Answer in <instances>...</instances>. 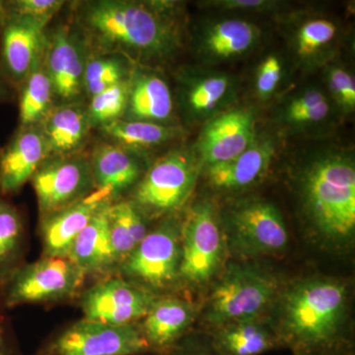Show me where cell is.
Listing matches in <instances>:
<instances>
[{"mask_svg": "<svg viewBox=\"0 0 355 355\" xmlns=\"http://www.w3.org/2000/svg\"><path fill=\"white\" fill-rule=\"evenodd\" d=\"M286 76V60L280 53H270L261 58L253 74V90L259 101H268L277 95Z\"/></svg>", "mask_w": 355, "mask_h": 355, "instance_id": "d590c367", "label": "cell"}, {"mask_svg": "<svg viewBox=\"0 0 355 355\" xmlns=\"http://www.w3.org/2000/svg\"><path fill=\"white\" fill-rule=\"evenodd\" d=\"M121 120L176 125L171 88L158 71L133 65L128 78L127 108Z\"/></svg>", "mask_w": 355, "mask_h": 355, "instance_id": "44dd1931", "label": "cell"}, {"mask_svg": "<svg viewBox=\"0 0 355 355\" xmlns=\"http://www.w3.org/2000/svg\"><path fill=\"white\" fill-rule=\"evenodd\" d=\"M90 51L76 26L60 25L46 32L43 53L57 103L83 102L84 70Z\"/></svg>", "mask_w": 355, "mask_h": 355, "instance_id": "4fadbf2b", "label": "cell"}, {"mask_svg": "<svg viewBox=\"0 0 355 355\" xmlns=\"http://www.w3.org/2000/svg\"><path fill=\"white\" fill-rule=\"evenodd\" d=\"M74 25L90 53L120 55L133 65L171 62L183 46L177 2L90 0L79 2Z\"/></svg>", "mask_w": 355, "mask_h": 355, "instance_id": "6da1fadb", "label": "cell"}, {"mask_svg": "<svg viewBox=\"0 0 355 355\" xmlns=\"http://www.w3.org/2000/svg\"><path fill=\"white\" fill-rule=\"evenodd\" d=\"M112 202L106 191L95 189L78 202L41 219L43 257L69 258L79 234L100 210Z\"/></svg>", "mask_w": 355, "mask_h": 355, "instance_id": "d6986e66", "label": "cell"}, {"mask_svg": "<svg viewBox=\"0 0 355 355\" xmlns=\"http://www.w3.org/2000/svg\"><path fill=\"white\" fill-rule=\"evenodd\" d=\"M128 88V79L88 99L86 106L93 130H99L123 118L127 108Z\"/></svg>", "mask_w": 355, "mask_h": 355, "instance_id": "836d02e7", "label": "cell"}, {"mask_svg": "<svg viewBox=\"0 0 355 355\" xmlns=\"http://www.w3.org/2000/svg\"><path fill=\"white\" fill-rule=\"evenodd\" d=\"M19 87V127L38 125L57 104L50 77L44 67L43 55Z\"/></svg>", "mask_w": 355, "mask_h": 355, "instance_id": "4dcf8cb0", "label": "cell"}, {"mask_svg": "<svg viewBox=\"0 0 355 355\" xmlns=\"http://www.w3.org/2000/svg\"><path fill=\"white\" fill-rule=\"evenodd\" d=\"M24 226L17 209L0 196V291L20 268Z\"/></svg>", "mask_w": 355, "mask_h": 355, "instance_id": "1f68e13d", "label": "cell"}, {"mask_svg": "<svg viewBox=\"0 0 355 355\" xmlns=\"http://www.w3.org/2000/svg\"><path fill=\"white\" fill-rule=\"evenodd\" d=\"M100 210L74 242L69 258L86 275L108 272L116 266L110 237L108 209Z\"/></svg>", "mask_w": 355, "mask_h": 355, "instance_id": "4316f807", "label": "cell"}, {"mask_svg": "<svg viewBox=\"0 0 355 355\" xmlns=\"http://www.w3.org/2000/svg\"><path fill=\"white\" fill-rule=\"evenodd\" d=\"M133 64L120 55L90 53L84 70V95L90 99L114 84L130 78Z\"/></svg>", "mask_w": 355, "mask_h": 355, "instance_id": "d6a6232c", "label": "cell"}, {"mask_svg": "<svg viewBox=\"0 0 355 355\" xmlns=\"http://www.w3.org/2000/svg\"><path fill=\"white\" fill-rule=\"evenodd\" d=\"M178 103L184 120L203 123L232 108L239 83L233 74L209 67H187L177 76Z\"/></svg>", "mask_w": 355, "mask_h": 355, "instance_id": "30bf717a", "label": "cell"}, {"mask_svg": "<svg viewBox=\"0 0 355 355\" xmlns=\"http://www.w3.org/2000/svg\"><path fill=\"white\" fill-rule=\"evenodd\" d=\"M98 130L105 141L144 156L148 151L179 139L184 130L177 125L119 120Z\"/></svg>", "mask_w": 355, "mask_h": 355, "instance_id": "83f0119b", "label": "cell"}, {"mask_svg": "<svg viewBox=\"0 0 355 355\" xmlns=\"http://www.w3.org/2000/svg\"><path fill=\"white\" fill-rule=\"evenodd\" d=\"M36 355H51V354H50V352H48V350H46V349H44L43 350H42L41 352H40V354H36Z\"/></svg>", "mask_w": 355, "mask_h": 355, "instance_id": "7bdbcfd3", "label": "cell"}, {"mask_svg": "<svg viewBox=\"0 0 355 355\" xmlns=\"http://www.w3.org/2000/svg\"><path fill=\"white\" fill-rule=\"evenodd\" d=\"M301 205L312 225L331 241L354 234V153L338 147H321L304 154L296 168Z\"/></svg>", "mask_w": 355, "mask_h": 355, "instance_id": "3957f363", "label": "cell"}, {"mask_svg": "<svg viewBox=\"0 0 355 355\" xmlns=\"http://www.w3.org/2000/svg\"><path fill=\"white\" fill-rule=\"evenodd\" d=\"M89 158L96 190L106 191L113 202L132 190L146 172L144 156L105 140L95 144Z\"/></svg>", "mask_w": 355, "mask_h": 355, "instance_id": "603a6c76", "label": "cell"}, {"mask_svg": "<svg viewBox=\"0 0 355 355\" xmlns=\"http://www.w3.org/2000/svg\"><path fill=\"white\" fill-rule=\"evenodd\" d=\"M263 38L258 25L245 18L222 16L198 26L193 37L196 55L203 67H211L246 57Z\"/></svg>", "mask_w": 355, "mask_h": 355, "instance_id": "9a60e30c", "label": "cell"}, {"mask_svg": "<svg viewBox=\"0 0 355 355\" xmlns=\"http://www.w3.org/2000/svg\"><path fill=\"white\" fill-rule=\"evenodd\" d=\"M226 225L231 246L246 256L279 254L288 244L282 212L263 198H246L231 207Z\"/></svg>", "mask_w": 355, "mask_h": 355, "instance_id": "52a82bcc", "label": "cell"}, {"mask_svg": "<svg viewBox=\"0 0 355 355\" xmlns=\"http://www.w3.org/2000/svg\"><path fill=\"white\" fill-rule=\"evenodd\" d=\"M181 225L169 217L147 233L144 239L120 265L121 272L137 286L163 288L179 277Z\"/></svg>", "mask_w": 355, "mask_h": 355, "instance_id": "9c48e42d", "label": "cell"}, {"mask_svg": "<svg viewBox=\"0 0 355 355\" xmlns=\"http://www.w3.org/2000/svg\"><path fill=\"white\" fill-rule=\"evenodd\" d=\"M198 169L195 154L173 149L147 168L133 187L130 200L144 216L169 214L190 197Z\"/></svg>", "mask_w": 355, "mask_h": 355, "instance_id": "5b68a950", "label": "cell"}, {"mask_svg": "<svg viewBox=\"0 0 355 355\" xmlns=\"http://www.w3.org/2000/svg\"><path fill=\"white\" fill-rule=\"evenodd\" d=\"M51 355H146L153 354L139 327L77 322L46 347Z\"/></svg>", "mask_w": 355, "mask_h": 355, "instance_id": "8fae6325", "label": "cell"}, {"mask_svg": "<svg viewBox=\"0 0 355 355\" xmlns=\"http://www.w3.org/2000/svg\"><path fill=\"white\" fill-rule=\"evenodd\" d=\"M210 342L218 355H261L280 347L272 329L257 319L219 327Z\"/></svg>", "mask_w": 355, "mask_h": 355, "instance_id": "f1b7e54d", "label": "cell"}, {"mask_svg": "<svg viewBox=\"0 0 355 355\" xmlns=\"http://www.w3.org/2000/svg\"><path fill=\"white\" fill-rule=\"evenodd\" d=\"M338 114L324 86L308 84L279 100L273 121L287 135L312 137L330 130Z\"/></svg>", "mask_w": 355, "mask_h": 355, "instance_id": "e0dca14e", "label": "cell"}, {"mask_svg": "<svg viewBox=\"0 0 355 355\" xmlns=\"http://www.w3.org/2000/svg\"><path fill=\"white\" fill-rule=\"evenodd\" d=\"M156 355H162V354H156Z\"/></svg>", "mask_w": 355, "mask_h": 355, "instance_id": "ee69618b", "label": "cell"}, {"mask_svg": "<svg viewBox=\"0 0 355 355\" xmlns=\"http://www.w3.org/2000/svg\"><path fill=\"white\" fill-rule=\"evenodd\" d=\"M166 355H218L209 340L187 338L180 340Z\"/></svg>", "mask_w": 355, "mask_h": 355, "instance_id": "f35d334b", "label": "cell"}, {"mask_svg": "<svg viewBox=\"0 0 355 355\" xmlns=\"http://www.w3.org/2000/svg\"><path fill=\"white\" fill-rule=\"evenodd\" d=\"M38 125L50 157L80 153L93 130L84 101L57 103Z\"/></svg>", "mask_w": 355, "mask_h": 355, "instance_id": "d4e9b609", "label": "cell"}, {"mask_svg": "<svg viewBox=\"0 0 355 355\" xmlns=\"http://www.w3.org/2000/svg\"><path fill=\"white\" fill-rule=\"evenodd\" d=\"M12 84L0 65V103L8 101L12 95Z\"/></svg>", "mask_w": 355, "mask_h": 355, "instance_id": "ab89813d", "label": "cell"}, {"mask_svg": "<svg viewBox=\"0 0 355 355\" xmlns=\"http://www.w3.org/2000/svg\"><path fill=\"white\" fill-rule=\"evenodd\" d=\"M110 237L116 265L120 266L144 239L146 218L130 200H116L108 209Z\"/></svg>", "mask_w": 355, "mask_h": 355, "instance_id": "f546056e", "label": "cell"}, {"mask_svg": "<svg viewBox=\"0 0 355 355\" xmlns=\"http://www.w3.org/2000/svg\"><path fill=\"white\" fill-rule=\"evenodd\" d=\"M6 16V1H0V31H1L2 26H3L4 19Z\"/></svg>", "mask_w": 355, "mask_h": 355, "instance_id": "b9f144b4", "label": "cell"}, {"mask_svg": "<svg viewBox=\"0 0 355 355\" xmlns=\"http://www.w3.org/2000/svg\"><path fill=\"white\" fill-rule=\"evenodd\" d=\"M156 299L153 292L137 284L110 279L84 292L80 305L88 321L123 326L144 319Z\"/></svg>", "mask_w": 355, "mask_h": 355, "instance_id": "2e32d148", "label": "cell"}, {"mask_svg": "<svg viewBox=\"0 0 355 355\" xmlns=\"http://www.w3.org/2000/svg\"><path fill=\"white\" fill-rule=\"evenodd\" d=\"M48 25L8 12L0 31V65L19 86L43 55Z\"/></svg>", "mask_w": 355, "mask_h": 355, "instance_id": "ac0fdd59", "label": "cell"}, {"mask_svg": "<svg viewBox=\"0 0 355 355\" xmlns=\"http://www.w3.org/2000/svg\"><path fill=\"white\" fill-rule=\"evenodd\" d=\"M279 292L277 280L263 268L230 263L214 287L205 321L214 329L257 319L272 305Z\"/></svg>", "mask_w": 355, "mask_h": 355, "instance_id": "277c9868", "label": "cell"}, {"mask_svg": "<svg viewBox=\"0 0 355 355\" xmlns=\"http://www.w3.org/2000/svg\"><path fill=\"white\" fill-rule=\"evenodd\" d=\"M181 263L179 277L202 284L220 268L224 240L214 205L198 202L191 207L181 225Z\"/></svg>", "mask_w": 355, "mask_h": 355, "instance_id": "ba28073f", "label": "cell"}, {"mask_svg": "<svg viewBox=\"0 0 355 355\" xmlns=\"http://www.w3.org/2000/svg\"><path fill=\"white\" fill-rule=\"evenodd\" d=\"M195 317V308L182 299H156L139 327L153 354L166 355L177 345Z\"/></svg>", "mask_w": 355, "mask_h": 355, "instance_id": "484cf974", "label": "cell"}, {"mask_svg": "<svg viewBox=\"0 0 355 355\" xmlns=\"http://www.w3.org/2000/svg\"><path fill=\"white\" fill-rule=\"evenodd\" d=\"M41 219L78 202L95 190L89 155L50 157L31 179Z\"/></svg>", "mask_w": 355, "mask_h": 355, "instance_id": "7c38bea8", "label": "cell"}, {"mask_svg": "<svg viewBox=\"0 0 355 355\" xmlns=\"http://www.w3.org/2000/svg\"><path fill=\"white\" fill-rule=\"evenodd\" d=\"M340 39V26L327 16L294 18L288 31L292 60L303 70L323 69L334 60Z\"/></svg>", "mask_w": 355, "mask_h": 355, "instance_id": "ffe728a7", "label": "cell"}, {"mask_svg": "<svg viewBox=\"0 0 355 355\" xmlns=\"http://www.w3.org/2000/svg\"><path fill=\"white\" fill-rule=\"evenodd\" d=\"M323 79L327 93L335 104L338 114H352L355 110L354 76L345 65L335 60L323 69Z\"/></svg>", "mask_w": 355, "mask_h": 355, "instance_id": "e575fe53", "label": "cell"}, {"mask_svg": "<svg viewBox=\"0 0 355 355\" xmlns=\"http://www.w3.org/2000/svg\"><path fill=\"white\" fill-rule=\"evenodd\" d=\"M0 355H10L8 338H7L6 328L0 318Z\"/></svg>", "mask_w": 355, "mask_h": 355, "instance_id": "60d3db41", "label": "cell"}, {"mask_svg": "<svg viewBox=\"0 0 355 355\" xmlns=\"http://www.w3.org/2000/svg\"><path fill=\"white\" fill-rule=\"evenodd\" d=\"M85 277L69 258L43 257L13 273L1 289L4 305L13 307L72 297L83 286Z\"/></svg>", "mask_w": 355, "mask_h": 355, "instance_id": "8992f818", "label": "cell"}, {"mask_svg": "<svg viewBox=\"0 0 355 355\" xmlns=\"http://www.w3.org/2000/svg\"><path fill=\"white\" fill-rule=\"evenodd\" d=\"M257 137L254 109L231 108L203 125L193 153L200 166L209 167L240 155Z\"/></svg>", "mask_w": 355, "mask_h": 355, "instance_id": "5bb4252c", "label": "cell"}, {"mask_svg": "<svg viewBox=\"0 0 355 355\" xmlns=\"http://www.w3.org/2000/svg\"><path fill=\"white\" fill-rule=\"evenodd\" d=\"M65 6L64 0H12L6 1L8 12L25 16L49 25Z\"/></svg>", "mask_w": 355, "mask_h": 355, "instance_id": "74e56055", "label": "cell"}, {"mask_svg": "<svg viewBox=\"0 0 355 355\" xmlns=\"http://www.w3.org/2000/svg\"><path fill=\"white\" fill-rule=\"evenodd\" d=\"M49 157L39 125L19 127L8 144L0 149V196L6 197L20 191Z\"/></svg>", "mask_w": 355, "mask_h": 355, "instance_id": "7402d4cb", "label": "cell"}, {"mask_svg": "<svg viewBox=\"0 0 355 355\" xmlns=\"http://www.w3.org/2000/svg\"><path fill=\"white\" fill-rule=\"evenodd\" d=\"M200 6L228 13H279L286 3L275 0H207Z\"/></svg>", "mask_w": 355, "mask_h": 355, "instance_id": "8d00e7d4", "label": "cell"}, {"mask_svg": "<svg viewBox=\"0 0 355 355\" xmlns=\"http://www.w3.org/2000/svg\"><path fill=\"white\" fill-rule=\"evenodd\" d=\"M347 291L342 282L313 279L289 287L272 330L293 355H347Z\"/></svg>", "mask_w": 355, "mask_h": 355, "instance_id": "7a4b0ae2", "label": "cell"}, {"mask_svg": "<svg viewBox=\"0 0 355 355\" xmlns=\"http://www.w3.org/2000/svg\"><path fill=\"white\" fill-rule=\"evenodd\" d=\"M277 154V142L272 137H257L254 144L235 158L203 168L209 184L216 190H244L265 176Z\"/></svg>", "mask_w": 355, "mask_h": 355, "instance_id": "cb8c5ba5", "label": "cell"}]
</instances>
